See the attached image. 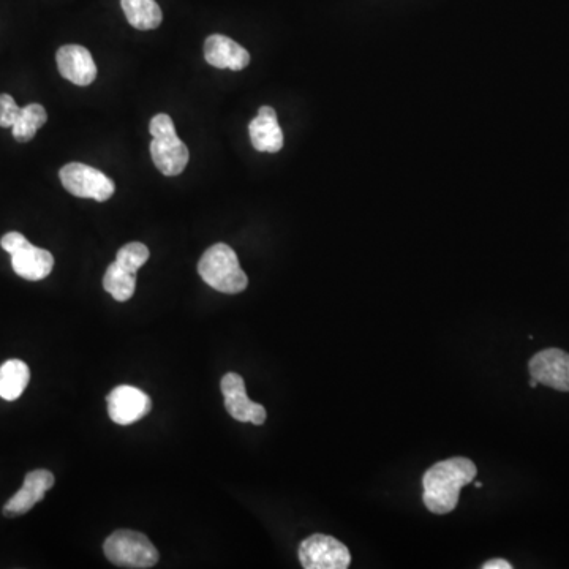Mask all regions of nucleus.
Segmentation results:
<instances>
[{"mask_svg": "<svg viewBox=\"0 0 569 569\" xmlns=\"http://www.w3.org/2000/svg\"><path fill=\"white\" fill-rule=\"evenodd\" d=\"M476 465L467 457L441 460L427 470L423 478V502L430 513H453L462 487L475 479Z\"/></svg>", "mask_w": 569, "mask_h": 569, "instance_id": "f257e3e1", "label": "nucleus"}, {"mask_svg": "<svg viewBox=\"0 0 569 569\" xmlns=\"http://www.w3.org/2000/svg\"><path fill=\"white\" fill-rule=\"evenodd\" d=\"M152 141L149 146L152 162L163 176H179L190 160L189 147L179 138L173 119L168 114H157L149 124Z\"/></svg>", "mask_w": 569, "mask_h": 569, "instance_id": "f03ea898", "label": "nucleus"}, {"mask_svg": "<svg viewBox=\"0 0 569 569\" xmlns=\"http://www.w3.org/2000/svg\"><path fill=\"white\" fill-rule=\"evenodd\" d=\"M198 274L209 287L220 293H242L249 285L238 255L227 244H214L203 253L198 263Z\"/></svg>", "mask_w": 569, "mask_h": 569, "instance_id": "7ed1b4c3", "label": "nucleus"}, {"mask_svg": "<svg viewBox=\"0 0 569 569\" xmlns=\"http://www.w3.org/2000/svg\"><path fill=\"white\" fill-rule=\"evenodd\" d=\"M106 558L121 568H152L159 562V551L151 539L132 530H117L103 544Z\"/></svg>", "mask_w": 569, "mask_h": 569, "instance_id": "20e7f679", "label": "nucleus"}, {"mask_svg": "<svg viewBox=\"0 0 569 569\" xmlns=\"http://www.w3.org/2000/svg\"><path fill=\"white\" fill-rule=\"evenodd\" d=\"M5 252L12 255L13 271L23 279L38 282L46 279L54 268V257L48 250L35 247L23 234L10 231L0 239Z\"/></svg>", "mask_w": 569, "mask_h": 569, "instance_id": "39448f33", "label": "nucleus"}, {"mask_svg": "<svg viewBox=\"0 0 569 569\" xmlns=\"http://www.w3.org/2000/svg\"><path fill=\"white\" fill-rule=\"evenodd\" d=\"M59 178L68 193L78 198H91L98 203L110 200L116 190L113 179L84 163H68L62 166Z\"/></svg>", "mask_w": 569, "mask_h": 569, "instance_id": "423d86ee", "label": "nucleus"}, {"mask_svg": "<svg viewBox=\"0 0 569 569\" xmlns=\"http://www.w3.org/2000/svg\"><path fill=\"white\" fill-rule=\"evenodd\" d=\"M299 562L306 569H347L351 554L339 539L312 535L299 546Z\"/></svg>", "mask_w": 569, "mask_h": 569, "instance_id": "0eeeda50", "label": "nucleus"}, {"mask_svg": "<svg viewBox=\"0 0 569 569\" xmlns=\"http://www.w3.org/2000/svg\"><path fill=\"white\" fill-rule=\"evenodd\" d=\"M108 415L119 426L138 423L152 410L151 397L135 386L122 385L114 388L106 397Z\"/></svg>", "mask_w": 569, "mask_h": 569, "instance_id": "6e6552de", "label": "nucleus"}, {"mask_svg": "<svg viewBox=\"0 0 569 569\" xmlns=\"http://www.w3.org/2000/svg\"><path fill=\"white\" fill-rule=\"evenodd\" d=\"M222 388L223 399H225V408L230 413L231 418L236 419L239 423H250L255 426H261L268 418L266 408L263 405L255 404L247 396L245 392L244 378L239 374L225 375L220 383Z\"/></svg>", "mask_w": 569, "mask_h": 569, "instance_id": "1a4fd4ad", "label": "nucleus"}, {"mask_svg": "<svg viewBox=\"0 0 569 569\" xmlns=\"http://www.w3.org/2000/svg\"><path fill=\"white\" fill-rule=\"evenodd\" d=\"M530 375L541 385L569 392V355L558 348L539 351L528 364Z\"/></svg>", "mask_w": 569, "mask_h": 569, "instance_id": "9d476101", "label": "nucleus"}, {"mask_svg": "<svg viewBox=\"0 0 569 569\" xmlns=\"http://www.w3.org/2000/svg\"><path fill=\"white\" fill-rule=\"evenodd\" d=\"M57 68L65 80L76 86H89L97 78V65L89 49L80 45L62 46L56 54Z\"/></svg>", "mask_w": 569, "mask_h": 569, "instance_id": "9b49d317", "label": "nucleus"}, {"mask_svg": "<svg viewBox=\"0 0 569 569\" xmlns=\"http://www.w3.org/2000/svg\"><path fill=\"white\" fill-rule=\"evenodd\" d=\"M53 486L54 475L48 470H34L27 473L23 487L5 503V516L16 517L29 513L37 503L42 502L46 492Z\"/></svg>", "mask_w": 569, "mask_h": 569, "instance_id": "f8f14e48", "label": "nucleus"}, {"mask_svg": "<svg viewBox=\"0 0 569 569\" xmlns=\"http://www.w3.org/2000/svg\"><path fill=\"white\" fill-rule=\"evenodd\" d=\"M204 59L215 68H228L233 72H241L250 64V54L244 46L225 35H211L204 42Z\"/></svg>", "mask_w": 569, "mask_h": 569, "instance_id": "ddd939ff", "label": "nucleus"}, {"mask_svg": "<svg viewBox=\"0 0 569 569\" xmlns=\"http://www.w3.org/2000/svg\"><path fill=\"white\" fill-rule=\"evenodd\" d=\"M252 146L258 152L276 154L283 147V132L277 121V113L271 106H261L258 116L249 124Z\"/></svg>", "mask_w": 569, "mask_h": 569, "instance_id": "4468645a", "label": "nucleus"}, {"mask_svg": "<svg viewBox=\"0 0 569 569\" xmlns=\"http://www.w3.org/2000/svg\"><path fill=\"white\" fill-rule=\"evenodd\" d=\"M31 380V370L26 362L8 359L0 366V397L8 402L19 399Z\"/></svg>", "mask_w": 569, "mask_h": 569, "instance_id": "2eb2a0df", "label": "nucleus"}, {"mask_svg": "<svg viewBox=\"0 0 569 569\" xmlns=\"http://www.w3.org/2000/svg\"><path fill=\"white\" fill-rule=\"evenodd\" d=\"M121 5L130 26L138 31H154L162 24V8L155 0H121Z\"/></svg>", "mask_w": 569, "mask_h": 569, "instance_id": "dca6fc26", "label": "nucleus"}, {"mask_svg": "<svg viewBox=\"0 0 569 569\" xmlns=\"http://www.w3.org/2000/svg\"><path fill=\"white\" fill-rule=\"evenodd\" d=\"M103 288L106 293H110L116 301H129L135 294L136 274L129 269L122 268L121 264L114 261L106 269L103 277Z\"/></svg>", "mask_w": 569, "mask_h": 569, "instance_id": "f3484780", "label": "nucleus"}, {"mask_svg": "<svg viewBox=\"0 0 569 569\" xmlns=\"http://www.w3.org/2000/svg\"><path fill=\"white\" fill-rule=\"evenodd\" d=\"M46 121H48V114L42 105L31 103V105L24 106L21 108L18 121L12 127L13 138L18 143H29L37 135L38 130L46 124Z\"/></svg>", "mask_w": 569, "mask_h": 569, "instance_id": "a211bd4d", "label": "nucleus"}, {"mask_svg": "<svg viewBox=\"0 0 569 569\" xmlns=\"http://www.w3.org/2000/svg\"><path fill=\"white\" fill-rule=\"evenodd\" d=\"M149 249L146 245L141 244V242H130V244L124 245L117 252L116 263L121 264L122 268L129 269L132 272H138L141 266L146 264L149 260Z\"/></svg>", "mask_w": 569, "mask_h": 569, "instance_id": "6ab92c4d", "label": "nucleus"}, {"mask_svg": "<svg viewBox=\"0 0 569 569\" xmlns=\"http://www.w3.org/2000/svg\"><path fill=\"white\" fill-rule=\"evenodd\" d=\"M19 114H21V108L16 105L15 98L8 94L0 95V127L12 129L18 121Z\"/></svg>", "mask_w": 569, "mask_h": 569, "instance_id": "aec40b11", "label": "nucleus"}, {"mask_svg": "<svg viewBox=\"0 0 569 569\" xmlns=\"http://www.w3.org/2000/svg\"><path fill=\"white\" fill-rule=\"evenodd\" d=\"M513 565L506 562L503 558H494V560H489V562L484 563L483 569H511Z\"/></svg>", "mask_w": 569, "mask_h": 569, "instance_id": "412c9836", "label": "nucleus"}, {"mask_svg": "<svg viewBox=\"0 0 569 569\" xmlns=\"http://www.w3.org/2000/svg\"><path fill=\"white\" fill-rule=\"evenodd\" d=\"M530 386H532V388H536V386H538V381H536L535 378H532V380H530Z\"/></svg>", "mask_w": 569, "mask_h": 569, "instance_id": "4be33fe9", "label": "nucleus"}]
</instances>
